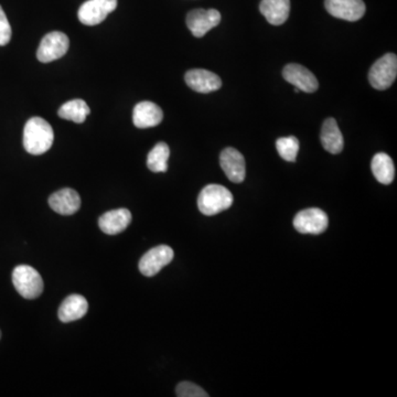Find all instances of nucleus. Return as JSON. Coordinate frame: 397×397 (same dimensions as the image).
<instances>
[{"instance_id":"obj_14","label":"nucleus","mask_w":397,"mask_h":397,"mask_svg":"<svg viewBox=\"0 0 397 397\" xmlns=\"http://www.w3.org/2000/svg\"><path fill=\"white\" fill-rule=\"evenodd\" d=\"M49 206L61 216H72L80 210L81 198L76 190L64 188L50 196Z\"/></svg>"},{"instance_id":"obj_22","label":"nucleus","mask_w":397,"mask_h":397,"mask_svg":"<svg viewBox=\"0 0 397 397\" xmlns=\"http://www.w3.org/2000/svg\"><path fill=\"white\" fill-rule=\"evenodd\" d=\"M169 157V146L166 143H158L148 154L147 167L153 172H166Z\"/></svg>"},{"instance_id":"obj_26","label":"nucleus","mask_w":397,"mask_h":397,"mask_svg":"<svg viewBox=\"0 0 397 397\" xmlns=\"http://www.w3.org/2000/svg\"><path fill=\"white\" fill-rule=\"evenodd\" d=\"M0 338H1V332H0Z\"/></svg>"},{"instance_id":"obj_19","label":"nucleus","mask_w":397,"mask_h":397,"mask_svg":"<svg viewBox=\"0 0 397 397\" xmlns=\"http://www.w3.org/2000/svg\"><path fill=\"white\" fill-rule=\"evenodd\" d=\"M259 10L269 24L281 26L288 19L291 0H262Z\"/></svg>"},{"instance_id":"obj_1","label":"nucleus","mask_w":397,"mask_h":397,"mask_svg":"<svg viewBox=\"0 0 397 397\" xmlns=\"http://www.w3.org/2000/svg\"><path fill=\"white\" fill-rule=\"evenodd\" d=\"M54 133L51 125L41 117H32L24 129V147L30 155L39 156L52 147Z\"/></svg>"},{"instance_id":"obj_5","label":"nucleus","mask_w":397,"mask_h":397,"mask_svg":"<svg viewBox=\"0 0 397 397\" xmlns=\"http://www.w3.org/2000/svg\"><path fill=\"white\" fill-rule=\"evenodd\" d=\"M329 218L327 213L318 208L301 211L293 218V228L301 234H321L327 230Z\"/></svg>"},{"instance_id":"obj_7","label":"nucleus","mask_w":397,"mask_h":397,"mask_svg":"<svg viewBox=\"0 0 397 397\" xmlns=\"http://www.w3.org/2000/svg\"><path fill=\"white\" fill-rule=\"evenodd\" d=\"M174 250L168 245H159L148 251L141 258L139 271L146 277L157 275L164 267L172 262Z\"/></svg>"},{"instance_id":"obj_8","label":"nucleus","mask_w":397,"mask_h":397,"mask_svg":"<svg viewBox=\"0 0 397 397\" xmlns=\"http://www.w3.org/2000/svg\"><path fill=\"white\" fill-rule=\"evenodd\" d=\"M116 8L117 0H88L79 9V20L85 26H96Z\"/></svg>"},{"instance_id":"obj_4","label":"nucleus","mask_w":397,"mask_h":397,"mask_svg":"<svg viewBox=\"0 0 397 397\" xmlns=\"http://www.w3.org/2000/svg\"><path fill=\"white\" fill-rule=\"evenodd\" d=\"M396 76L397 58L394 54H388L378 59L368 72L370 84L378 91L390 88Z\"/></svg>"},{"instance_id":"obj_6","label":"nucleus","mask_w":397,"mask_h":397,"mask_svg":"<svg viewBox=\"0 0 397 397\" xmlns=\"http://www.w3.org/2000/svg\"><path fill=\"white\" fill-rule=\"evenodd\" d=\"M70 41L64 32L54 31L46 34L41 40L36 58L42 64H50L52 61L62 58L68 52Z\"/></svg>"},{"instance_id":"obj_10","label":"nucleus","mask_w":397,"mask_h":397,"mask_svg":"<svg viewBox=\"0 0 397 397\" xmlns=\"http://www.w3.org/2000/svg\"><path fill=\"white\" fill-rule=\"evenodd\" d=\"M325 7L330 15L346 21H358L366 14L363 0H326Z\"/></svg>"},{"instance_id":"obj_23","label":"nucleus","mask_w":397,"mask_h":397,"mask_svg":"<svg viewBox=\"0 0 397 397\" xmlns=\"http://www.w3.org/2000/svg\"><path fill=\"white\" fill-rule=\"evenodd\" d=\"M276 149L283 160L293 163L296 161L298 151H299V141L296 139L295 136L281 137V139H277Z\"/></svg>"},{"instance_id":"obj_18","label":"nucleus","mask_w":397,"mask_h":397,"mask_svg":"<svg viewBox=\"0 0 397 397\" xmlns=\"http://www.w3.org/2000/svg\"><path fill=\"white\" fill-rule=\"evenodd\" d=\"M320 139H321L322 146L328 153L338 155L343 151V136L338 126L337 121L332 117L326 119L325 123L322 125Z\"/></svg>"},{"instance_id":"obj_9","label":"nucleus","mask_w":397,"mask_h":397,"mask_svg":"<svg viewBox=\"0 0 397 397\" xmlns=\"http://www.w3.org/2000/svg\"><path fill=\"white\" fill-rule=\"evenodd\" d=\"M221 22V14L216 9H194L187 16V26L196 38H202Z\"/></svg>"},{"instance_id":"obj_24","label":"nucleus","mask_w":397,"mask_h":397,"mask_svg":"<svg viewBox=\"0 0 397 397\" xmlns=\"http://www.w3.org/2000/svg\"><path fill=\"white\" fill-rule=\"evenodd\" d=\"M176 393H177V396L179 397H208V394L203 390V388H200V386H196L194 383L191 382H182L180 383L179 386L176 388Z\"/></svg>"},{"instance_id":"obj_3","label":"nucleus","mask_w":397,"mask_h":397,"mask_svg":"<svg viewBox=\"0 0 397 397\" xmlns=\"http://www.w3.org/2000/svg\"><path fill=\"white\" fill-rule=\"evenodd\" d=\"M12 283L16 291L26 299H36L44 291L41 275L28 265H19L12 271Z\"/></svg>"},{"instance_id":"obj_20","label":"nucleus","mask_w":397,"mask_h":397,"mask_svg":"<svg viewBox=\"0 0 397 397\" xmlns=\"http://www.w3.org/2000/svg\"><path fill=\"white\" fill-rule=\"evenodd\" d=\"M371 169L373 176L380 184H391L395 177V167L392 158L384 153L374 156L371 163Z\"/></svg>"},{"instance_id":"obj_25","label":"nucleus","mask_w":397,"mask_h":397,"mask_svg":"<svg viewBox=\"0 0 397 397\" xmlns=\"http://www.w3.org/2000/svg\"><path fill=\"white\" fill-rule=\"evenodd\" d=\"M11 27L8 21L7 16L0 6V46H6L11 40Z\"/></svg>"},{"instance_id":"obj_17","label":"nucleus","mask_w":397,"mask_h":397,"mask_svg":"<svg viewBox=\"0 0 397 397\" xmlns=\"http://www.w3.org/2000/svg\"><path fill=\"white\" fill-rule=\"evenodd\" d=\"M88 301L81 295H70L59 308V319L62 322H73L82 319L88 313Z\"/></svg>"},{"instance_id":"obj_2","label":"nucleus","mask_w":397,"mask_h":397,"mask_svg":"<svg viewBox=\"0 0 397 397\" xmlns=\"http://www.w3.org/2000/svg\"><path fill=\"white\" fill-rule=\"evenodd\" d=\"M234 201L230 190L220 184H208L198 196V208L206 216H216L228 210Z\"/></svg>"},{"instance_id":"obj_12","label":"nucleus","mask_w":397,"mask_h":397,"mask_svg":"<svg viewBox=\"0 0 397 397\" xmlns=\"http://www.w3.org/2000/svg\"><path fill=\"white\" fill-rule=\"evenodd\" d=\"M220 165L230 181L241 184L245 179V159L235 148H226L221 153Z\"/></svg>"},{"instance_id":"obj_13","label":"nucleus","mask_w":397,"mask_h":397,"mask_svg":"<svg viewBox=\"0 0 397 397\" xmlns=\"http://www.w3.org/2000/svg\"><path fill=\"white\" fill-rule=\"evenodd\" d=\"M184 80L191 90L203 94L218 91L222 86L220 76H216V73L202 70V69L188 71Z\"/></svg>"},{"instance_id":"obj_16","label":"nucleus","mask_w":397,"mask_h":397,"mask_svg":"<svg viewBox=\"0 0 397 397\" xmlns=\"http://www.w3.org/2000/svg\"><path fill=\"white\" fill-rule=\"evenodd\" d=\"M131 222V211L127 208H117L99 216V226L105 234L116 235L126 230Z\"/></svg>"},{"instance_id":"obj_11","label":"nucleus","mask_w":397,"mask_h":397,"mask_svg":"<svg viewBox=\"0 0 397 397\" xmlns=\"http://www.w3.org/2000/svg\"><path fill=\"white\" fill-rule=\"evenodd\" d=\"M283 76L296 89L306 93L316 92L319 88V83H318L317 78L313 76V73L301 64H287L283 68Z\"/></svg>"},{"instance_id":"obj_21","label":"nucleus","mask_w":397,"mask_h":397,"mask_svg":"<svg viewBox=\"0 0 397 397\" xmlns=\"http://www.w3.org/2000/svg\"><path fill=\"white\" fill-rule=\"evenodd\" d=\"M91 109L83 99H72L59 109L58 115L66 121H74L76 124L84 123L86 117L90 115Z\"/></svg>"},{"instance_id":"obj_15","label":"nucleus","mask_w":397,"mask_h":397,"mask_svg":"<svg viewBox=\"0 0 397 397\" xmlns=\"http://www.w3.org/2000/svg\"><path fill=\"white\" fill-rule=\"evenodd\" d=\"M164 119V113L155 103L144 101L136 105L133 111V121L137 129H151L159 125Z\"/></svg>"}]
</instances>
